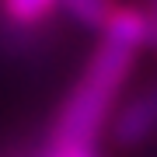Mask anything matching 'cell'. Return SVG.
Wrapping results in <instances>:
<instances>
[{
    "label": "cell",
    "mask_w": 157,
    "mask_h": 157,
    "mask_svg": "<svg viewBox=\"0 0 157 157\" xmlns=\"http://www.w3.org/2000/svg\"><path fill=\"white\" fill-rule=\"evenodd\" d=\"M108 140L119 150H136L157 140V77L115 105L108 122Z\"/></svg>",
    "instance_id": "1"
},
{
    "label": "cell",
    "mask_w": 157,
    "mask_h": 157,
    "mask_svg": "<svg viewBox=\"0 0 157 157\" xmlns=\"http://www.w3.org/2000/svg\"><path fill=\"white\" fill-rule=\"evenodd\" d=\"M59 11L67 14L73 25L101 35L105 25L112 21V14L119 11V4L115 0H59Z\"/></svg>",
    "instance_id": "2"
},
{
    "label": "cell",
    "mask_w": 157,
    "mask_h": 157,
    "mask_svg": "<svg viewBox=\"0 0 157 157\" xmlns=\"http://www.w3.org/2000/svg\"><path fill=\"white\" fill-rule=\"evenodd\" d=\"M147 45L157 49V21H150V17H147Z\"/></svg>",
    "instance_id": "3"
},
{
    "label": "cell",
    "mask_w": 157,
    "mask_h": 157,
    "mask_svg": "<svg viewBox=\"0 0 157 157\" xmlns=\"http://www.w3.org/2000/svg\"><path fill=\"white\" fill-rule=\"evenodd\" d=\"M147 17H150V21H157V0H150V4H147Z\"/></svg>",
    "instance_id": "4"
}]
</instances>
